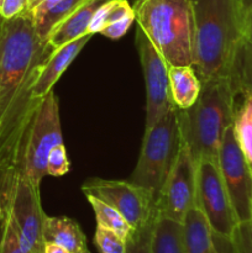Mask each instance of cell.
<instances>
[{
  "instance_id": "27",
  "label": "cell",
  "mask_w": 252,
  "mask_h": 253,
  "mask_svg": "<svg viewBox=\"0 0 252 253\" xmlns=\"http://www.w3.org/2000/svg\"><path fill=\"white\" fill-rule=\"evenodd\" d=\"M230 241L232 253H252V221L237 224Z\"/></svg>"
},
{
  "instance_id": "25",
  "label": "cell",
  "mask_w": 252,
  "mask_h": 253,
  "mask_svg": "<svg viewBox=\"0 0 252 253\" xmlns=\"http://www.w3.org/2000/svg\"><path fill=\"white\" fill-rule=\"evenodd\" d=\"M94 244L100 253H125L126 241L115 232L104 227L96 226Z\"/></svg>"
},
{
  "instance_id": "29",
  "label": "cell",
  "mask_w": 252,
  "mask_h": 253,
  "mask_svg": "<svg viewBox=\"0 0 252 253\" xmlns=\"http://www.w3.org/2000/svg\"><path fill=\"white\" fill-rule=\"evenodd\" d=\"M30 0H4L0 7V15L4 19H11L17 16L29 7Z\"/></svg>"
},
{
  "instance_id": "17",
  "label": "cell",
  "mask_w": 252,
  "mask_h": 253,
  "mask_svg": "<svg viewBox=\"0 0 252 253\" xmlns=\"http://www.w3.org/2000/svg\"><path fill=\"white\" fill-rule=\"evenodd\" d=\"M170 96L180 110L189 109L202 90V81L193 66H169Z\"/></svg>"
},
{
  "instance_id": "20",
  "label": "cell",
  "mask_w": 252,
  "mask_h": 253,
  "mask_svg": "<svg viewBox=\"0 0 252 253\" xmlns=\"http://www.w3.org/2000/svg\"><path fill=\"white\" fill-rule=\"evenodd\" d=\"M232 128L240 150L252 172V95L244 96L241 106L235 111Z\"/></svg>"
},
{
  "instance_id": "15",
  "label": "cell",
  "mask_w": 252,
  "mask_h": 253,
  "mask_svg": "<svg viewBox=\"0 0 252 253\" xmlns=\"http://www.w3.org/2000/svg\"><path fill=\"white\" fill-rule=\"evenodd\" d=\"M44 242H54L64 247L68 253H79L88 250V241L81 226L67 216H47L43 227Z\"/></svg>"
},
{
  "instance_id": "30",
  "label": "cell",
  "mask_w": 252,
  "mask_h": 253,
  "mask_svg": "<svg viewBox=\"0 0 252 253\" xmlns=\"http://www.w3.org/2000/svg\"><path fill=\"white\" fill-rule=\"evenodd\" d=\"M59 1L61 0H30L27 11L31 15L32 20H36Z\"/></svg>"
},
{
  "instance_id": "14",
  "label": "cell",
  "mask_w": 252,
  "mask_h": 253,
  "mask_svg": "<svg viewBox=\"0 0 252 253\" xmlns=\"http://www.w3.org/2000/svg\"><path fill=\"white\" fill-rule=\"evenodd\" d=\"M108 0H83L68 16L53 27L48 35L47 42L53 48L78 39L84 34H89L88 29L94 15L99 7Z\"/></svg>"
},
{
  "instance_id": "31",
  "label": "cell",
  "mask_w": 252,
  "mask_h": 253,
  "mask_svg": "<svg viewBox=\"0 0 252 253\" xmlns=\"http://www.w3.org/2000/svg\"><path fill=\"white\" fill-rule=\"evenodd\" d=\"M242 39L252 44V0L245 4L244 25H242Z\"/></svg>"
},
{
  "instance_id": "10",
  "label": "cell",
  "mask_w": 252,
  "mask_h": 253,
  "mask_svg": "<svg viewBox=\"0 0 252 253\" xmlns=\"http://www.w3.org/2000/svg\"><path fill=\"white\" fill-rule=\"evenodd\" d=\"M84 194L91 195L113 207L137 230L157 216L156 203L151 195L130 180L90 179L82 187Z\"/></svg>"
},
{
  "instance_id": "4",
  "label": "cell",
  "mask_w": 252,
  "mask_h": 253,
  "mask_svg": "<svg viewBox=\"0 0 252 253\" xmlns=\"http://www.w3.org/2000/svg\"><path fill=\"white\" fill-rule=\"evenodd\" d=\"M138 27L169 66H193L194 19L190 0H138Z\"/></svg>"
},
{
  "instance_id": "12",
  "label": "cell",
  "mask_w": 252,
  "mask_h": 253,
  "mask_svg": "<svg viewBox=\"0 0 252 253\" xmlns=\"http://www.w3.org/2000/svg\"><path fill=\"white\" fill-rule=\"evenodd\" d=\"M197 161L182 142L175 165L166 180L156 204L157 215L182 222L187 212L195 207Z\"/></svg>"
},
{
  "instance_id": "8",
  "label": "cell",
  "mask_w": 252,
  "mask_h": 253,
  "mask_svg": "<svg viewBox=\"0 0 252 253\" xmlns=\"http://www.w3.org/2000/svg\"><path fill=\"white\" fill-rule=\"evenodd\" d=\"M195 207L205 216L212 234L231 239L239 222L220 173L217 160L202 158L197 161Z\"/></svg>"
},
{
  "instance_id": "1",
  "label": "cell",
  "mask_w": 252,
  "mask_h": 253,
  "mask_svg": "<svg viewBox=\"0 0 252 253\" xmlns=\"http://www.w3.org/2000/svg\"><path fill=\"white\" fill-rule=\"evenodd\" d=\"M53 47L41 40L27 10L0 15V175L15 168L22 140L40 100L31 86Z\"/></svg>"
},
{
  "instance_id": "26",
  "label": "cell",
  "mask_w": 252,
  "mask_h": 253,
  "mask_svg": "<svg viewBox=\"0 0 252 253\" xmlns=\"http://www.w3.org/2000/svg\"><path fill=\"white\" fill-rule=\"evenodd\" d=\"M71 168L68 157H67L66 147L63 143L54 146L48 155L47 160V175L51 177H62L67 174Z\"/></svg>"
},
{
  "instance_id": "5",
  "label": "cell",
  "mask_w": 252,
  "mask_h": 253,
  "mask_svg": "<svg viewBox=\"0 0 252 253\" xmlns=\"http://www.w3.org/2000/svg\"><path fill=\"white\" fill-rule=\"evenodd\" d=\"M180 147L182 135L174 106L145 131L140 157L128 179L145 189L156 204L174 167Z\"/></svg>"
},
{
  "instance_id": "2",
  "label": "cell",
  "mask_w": 252,
  "mask_h": 253,
  "mask_svg": "<svg viewBox=\"0 0 252 253\" xmlns=\"http://www.w3.org/2000/svg\"><path fill=\"white\" fill-rule=\"evenodd\" d=\"M194 19L193 68L202 82L229 77L242 40L245 0H190Z\"/></svg>"
},
{
  "instance_id": "22",
  "label": "cell",
  "mask_w": 252,
  "mask_h": 253,
  "mask_svg": "<svg viewBox=\"0 0 252 253\" xmlns=\"http://www.w3.org/2000/svg\"><path fill=\"white\" fill-rule=\"evenodd\" d=\"M82 1L83 0H61L53 7H51L48 11L44 12L42 16H40L39 19L32 20L37 35L41 37V40L47 41L48 35L51 34L53 27L58 22H61L64 17L68 16Z\"/></svg>"
},
{
  "instance_id": "7",
  "label": "cell",
  "mask_w": 252,
  "mask_h": 253,
  "mask_svg": "<svg viewBox=\"0 0 252 253\" xmlns=\"http://www.w3.org/2000/svg\"><path fill=\"white\" fill-rule=\"evenodd\" d=\"M63 143L58 100L53 90L41 99L22 140L15 168H21L34 185L47 175V160L52 148ZM14 168V169H15Z\"/></svg>"
},
{
  "instance_id": "3",
  "label": "cell",
  "mask_w": 252,
  "mask_h": 253,
  "mask_svg": "<svg viewBox=\"0 0 252 253\" xmlns=\"http://www.w3.org/2000/svg\"><path fill=\"white\" fill-rule=\"evenodd\" d=\"M235 96L229 77L208 79L189 109H177L182 142L195 161L217 160L225 132L234 123Z\"/></svg>"
},
{
  "instance_id": "6",
  "label": "cell",
  "mask_w": 252,
  "mask_h": 253,
  "mask_svg": "<svg viewBox=\"0 0 252 253\" xmlns=\"http://www.w3.org/2000/svg\"><path fill=\"white\" fill-rule=\"evenodd\" d=\"M0 202L14 221L22 246L29 253H43L46 214L39 187L32 184L21 168L0 175Z\"/></svg>"
},
{
  "instance_id": "11",
  "label": "cell",
  "mask_w": 252,
  "mask_h": 253,
  "mask_svg": "<svg viewBox=\"0 0 252 253\" xmlns=\"http://www.w3.org/2000/svg\"><path fill=\"white\" fill-rule=\"evenodd\" d=\"M217 165L237 222L252 221V172L240 150L232 125L227 128L221 141Z\"/></svg>"
},
{
  "instance_id": "18",
  "label": "cell",
  "mask_w": 252,
  "mask_h": 253,
  "mask_svg": "<svg viewBox=\"0 0 252 253\" xmlns=\"http://www.w3.org/2000/svg\"><path fill=\"white\" fill-rule=\"evenodd\" d=\"M151 253H185L182 222L157 215L153 225Z\"/></svg>"
},
{
  "instance_id": "28",
  "label": "cell",
  "mask_w": 252,
  "mask_h": 253,
  "mask_svg": "<svg viewBox=\"0 0 252 253\" xmlns=\"http://www.w3.org/2000/svg\"><path fill=\"white\" fill-rule=\"evenodd\" d=\"M136 20V16H128L125 19L120 20V21H116L114 24L108 25V26L104 27L101 30L100 34L106 36L110 40H119L124 36V35L127 32V30L130 29L131 25L133 24V21Z\"/></svg>"
},
{
  "instance_id": "34",
  "label": "cell",
  "mask_w": 252,
  "mask_h": 253,
  "mask_svg": "<svg viewBox=\"0 0 252 253\" xmlns=\"http://www.w3.org/2000/svg\"><path fill=\"white\" fill-rule=\"evenodd\" d=\"M79 253H90V252H89V250H85V251H83V252H79Z\"/></svg>"
},
{
  "instance_id": "21",
  "label": "cell",
  "mask_w": 252,
  "mask_h": 253,
  "mask_svg": "<svg viewBox=\"0 0 252 253\" xmlns=\"http://www.w3.org/2000/svg\"><path fill=\"white\" fill-rule=\"evenodd\" d=\"M86 199L89 200L91 208H93L98 226L115 232L116 235H119L125 241L131 236V234L133 232V229L121 216L120 212L116 211L113 207H110V205L106 204L103 200L98 199L95 197L86 195Z\"/></svg>"
},
{
  "instance_id": "24",
  "label": "cell",
  "mask_w": 252,
  "mask_h": 253,
  "mask_svg": "<svg viewBox=\"0 0 252 253\" xmlns=\"http://www.w3.org/2000/svg\"><path fill=\"white\" fill-rule=\"evenodd\" d=\"M155 220L156 217L140 229L133 230L131 236L126 240L125 253H151V240Z\"/></svg>"
},
{
  "instance_id": "19",
  "label": "cell",
  "mask_w": 252,
  "mask_h": 253,
  "mask_svg": "<svg viewBox=\"0 0 252 253\" xmlns=\"http://www.w3.org/2000/svg\"><path fill=\"white\" fill-rule=\"evenodd\" d=\"M229 79L235 95H252V44L242 39L235 52Z\"/></svg>"
},
{
  "instance_id": "32",
  "label": "cell",
  "mask_w": 252,
  "mask_h": 253,
  "mask_svg": "<svg viewBox=\"0 0 252 253\" xmlns=\"http://www.w3.org/2000/svg\"><path fill=\"white\" fill-rule=\"evenodd\" d=\"M214 244L216 253H232L231 241L229 239H224V237L214 235Z\"/></svg>"
},
{
  "instance_id": "33",
  "label": "cell",
  "mask_w": 252,
  "mask_h": 253,
  "mask_svg": "<svg viewBox=\"0 0 252 253\" xmlns=\"http://www.w3.org/2000/svg\"><path fill=\"white\" fill-rule=\"evenodd\" d=\"M43 253H68V251L54 242L46 241L43 245Z\"/></svg>"
},
{
  "instance_id": "23",
  "label": "cell",
  "mask_w": 252,
  "mask_h": 253,
  "mask_svg": "<svg viewBox=\"0 0 252 253\" xmlns=\"http://www.w3.org/2000/svg\"><path fill=\"white\" fill-rule=\"evenodd\" d=\"M0 253H29L22 246L14 221L6 210L4 219L0 221Z\"/></svg>"
},
{
  "instance_id": "16",
  "label": "cell",
  "mask_w": 252,
  "mask_h": 253,
  "mask_svg": "<svg viewBox=\"0 0 252 253\" xmlns=\"http://www.w3.org/2000/svg\"><path fill=\"white\" fill-rule=\"evenodd\" d=\"M182 226L185 253H216L214 234L197 207H193L187 212Z\"/></svg>"
},
{
  "instance_id": "13",
  "label": "cell",
  "mask_w": 252,
  "mask_h": 253,
  "mask_svg": "<svg viewBox=\"0 0 252 253\" xmlns=\"http://www.w3.org/2000/svg\"><path fill=\"white\" fill-rule=\"evenodd\" d=\"M91 37H93L91 34H84L78 39L67 42L51 52L48 58L40 67L35 77L31 86L32 98L41 100L49 91H52L57 81L61 78L64 71L68 68L69 64L74 61V58L78 56L79 52L83 49Z\"/></svg>"
},
{
  "instance_id": "9",
  "label": "cell",
  "mask_w": 252,
  "mask_h": 253,
  "mask_svg": "<svg viewBox=\"0 0 252 253\" xmlns=\"http://www.w3.org/2000/svg\"><path fill=\"white\" fill-rule=\"evenodd\" d=\"M136 47L146 85V131L174 108V104L170 96L169 64L141 27H137L136 31Z\"/></svg>"
},
{
  "instance_id": "35",
  "label": "cell",
  "mask_w": 252,
  "mask_h": 253,
  "mask_svg": "<svg viewBox=\"0 0 252 253\" xmlns=\"http://www.w3.org/2000/svg\"><path fill=\"white\" fill-rule=\"evenodd\" d=\"M2 2H4V0H0V7H1V5H2Z\"/></svg>"
}]
</instances>
